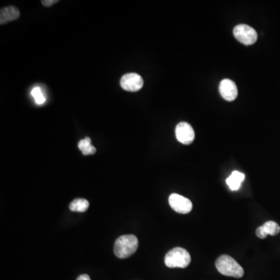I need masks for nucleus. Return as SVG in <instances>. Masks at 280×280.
I'll return each instance as SVG.
<instances>
[{
	"label": "nucleus",
	"mask_w": 280,
	"mask_h": 280,
	"mask_svg": "<svg viewBox=\"0 0 280 280\" xmlns=\"http://www.w3.org/2000/svg\"><path fill=\"white\" fill-rule=\"evenodd\" d=\"M138 246L139 241L135 235L127 234L121 236L115 241L114 252L118 258H128L136 252Z\"/></svg>",
	"instance_id": "1"
},
{
	"label": "nucleus",
	"mask_w": 280,
	"mask_h": 280,
	"mask_svg": "<svg viewBox=\"0 0 280 280\" xmlns=\"http://www.w3.org/2000/svg\"><path fill=\"white\" fill-rule=\"evenodd\" d=\"M216 267L219 273L226 277L241 278L244 277L245 271L235 259L229 255H221L216 261Z\"/></svg>",
	"instance_id": "2"
},
{
	"label": "nucleus",
	"mask_w": 280,
	"mask_h": 280,
	"mask_svg": "<svg viewBox=\"0 0 280 280\" xmlns=\"http://www.w3.org/2000/svg\"><path fill=\"white\" fill-rule=\"evenodd\" d=\"M191 255L188 251L182 248H175L167 253L164 258V262L167 267L171 268H184L188 267L190 265Z\"/></svg>",
	"instance_id": "3"
},
{
	"label": "nucleus",
	"mask_w": 280,
	"mask_h": 280,
	"mask_svg": "<svg viewBox=\"0 0 280 280\" xmlns=\"http://www.w3.org/2000/svg\"><path fill=\"white\" fill-rule=\"evenodd\" d=\"M233 35L239 42L245 45H253L258 39L256 30L246 25L236 26L233 29Z\"/></svg>",
	"instance_id": "4"
},
{
	"label": "nucleus",
	"mask_w": 280,
	"mask_h": 280,
	"mask_svg": "<svg viewBox=\"0 0 280 280\" xmlns=\"http://www.w3.org/2000/svg\"><path fill=\"white\" fill-rule=\"evenodd\" d=\"M169 204L172 209L180 214H187L192 209V202L178 194H172L170 196Z\"/></svg>",
	"instance_id": "5"
},
{
	"label": "nucleus",
	"mask_w": 280,
	"mask_h": 280,
	"mask_svg": "<svg viewBox=\"0 0 280 280\" xmlns=\"http://www.w3.org/2000/svg\"><path fill=\"white\" fill-rule=\"evenodd\" d=\"M120 85L126 91L136 92L143 87V79L139 74L131 73L123 76L120 80Z\"/></svg>",
	"instance_id": "6"
},
{
	"label": "nucleus",
	"mask_w": 280,
	"mask_h": 280,
	"mask_svg": "<svg viewBox=\"0 0 280 280\" xmlns=\"http://www.w3.org/2000/svg\"><path fill=\"white\" fill-rule=\"evenodd\" d=\"M175 135L178 140L184 145H189L195 139V132L192 126L183 122L180 123L175 128Z\"/></svg>",
	"instance_id": "7"
},
{
	"label": "nucleus",
	"mask_w": 280,
	"mask_h": 280,
	"mask_svg": "<svg viewBox=\"0 0 280 280\" xmlns=\"http://www.w3.org/2000/svg\"><path fill=\"white\" fill-rule=\"evenodd\" d=\"M219 90L221 96L228 102L235 100L238 94L235 83L230 79H225L221 81Z\"/></svg>",
	"instance_id": "8"
},
{
	"label": "nucleus",
	"mask_w": 280,
	"mask_h": 280,
	"mask_svg": "<svg viewBox=\"0 0 280 280\" xmlns=\"http://www.w3.org/2000/svg\"><path fill=\"white\" fill-rule=\"evenodd\" d=\"M280 227L274 221H268L256 229V235L258 238L264 239L268 235L276 236L280 233Z\"/></svg>",
	"instance_id": "9"
},
{
	"label": "nucleus",
	"mask_w": 280,
	"mask_h": 280,
	"mask_svg": "<svg viewBox=\"0 0 280 280\" xmlns=\"http://www.w3.org/2000/svg\"><path fill=\"white\" fill-rule=\"evenodd\" d=\"M20 17V11L14 6L3 8L0 12V24L5 25L6 23L15 21Z\"/></svg>",
	"instance_id": "10"
},
{
	"label": "nucleus",
	"mask_w": 280,
	"mask_h": 280,
	"mask_svg": "<svg viewBox=\"0 0 280 280\" xmlns=\"http://www.w3.org/2000/svg\"><path fill=\"white\" fill-rule=\"evenodd\" d=\"M245 178V175L244 174L234 171L227 179V184L230 190L237 191L241 188V183L244 181Z\"/></svg>",
	"instance_id": "11"
},
{
	"label": "nucleus",
	"mask_w": 280,
	"mask_h": 280,
	"mask_svg": "<svg viewBox=\"0 0 280 280\" xmlns=\"http://www.w3.org/2000/svg\"><path fill=\"white\" fill-rule=\"evenodd\" d=\"M78 147L84 156L94 154L97 151L96 148L91 145V139L89 137H86L80 140L78 144Z\"/></svg>",
	"instance_id": "12"
},
{
	"label": "nucleus",
	"mask_w": 280,
	"mask_h": 280,
	"mask_svg": "<svg viewBox=\"0 0 280 280\" xmlns=\"http://www.w3.org/2000/svg\"><path fill=\"white\" fill-rule=\"evenodd\" d=\"M90 203L87 200L84 199H76L70 203V209L73 212H79L83 213L86 212L89 208Z\"/></svg>",
	"instance_id": "13"
},
{
	"label": "nucleus",
	"mask_w": 280,
	"mask_h": 280,
	"mask_svg": "<svg viewBox=\"0 0 280 280\" xmlns=\"http://www.w3.org/2000/svg\"><path fill=\"white\" fill-rule=\"evenodd\" d=\"M31 95L34 98L36 103L39 104V105L43 104L45 101H46V98H45V95L42 93V89L40 88L39 87H35L32 89Z\"/></svg>",
	"instance_id": "14"
},
{
	"label": "nucleus",
	"mask_w": 280,
	"mask_h": 280,
	"mask_svg": "<svg viewBox=\"0 0 280 280\" xmlns=\"http://www.w3.org/2000/svg\"><path fill=\"white\" fill-rule=\"evenodd\" d=\"M58 2V0H42V3L43 4L44 6L49 7V6H51Z\"/></svg>",
	"instance_id": "15"
},
{
	"label": "nucleus",
	"mask_w": 280,
	"mask_h": 280,
	"mask_svg": "<svg viewBox=\"0 0 280 280\" xmlns=\"http://www.w3.org/2000/svg\"><path fill=\"white\" fill-rule=\"evenodd\" d=\"M76 280H90V277H89L88 275L83 274L80 275L79 277H78Z\"/></svg>",
	"instance_id": "16"
}]
</instances>
